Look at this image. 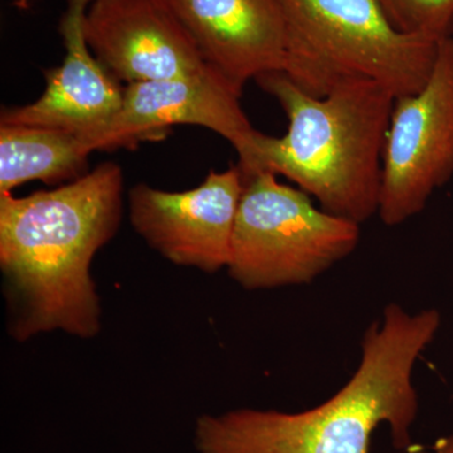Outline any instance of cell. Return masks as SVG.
Here are the masks:
<instances>
[{
  "label": "cell",
  "mask_w": 453,
  "mask_h": 453,
  "mask_svg": "<svg viewBox=\"0 0 453 453\" xmlns=\"http://www.w3.org/2000/svg\"><path fill=\"white\" fill-rule=\"evenodd\" d=\"M122 172L107 162L81 178L16 198L0 195V266L13 308L12 334L98 332L92 258L118 231Z\"/></svg>",
  "instance_id": "6da1fadb"
},
{
  "label": "cell",
  "mask_w": 453,
  "mask_h": 453,
  "mask_svg": "<svg viewBox=\"0 0 453 453\" xmlns=\"http://www.w3.org/2000/svg\"><path fill=\"white\" fill-rule=\"evenodd\" d=\"M83 32L97 61L127 85L192 76L208 67L160 0H94Z\"/></svg>",
  "instance_id": "9c48e42d"
},
{
  "label": "cell",
  "mask_w": 453,
  "mask_h": 453,
  "mask_svg": "<svg viewBox=\"0 0 453 453\" xmlns=\"http://www.w3.org/2000/svg\"><path fill=\"white\" fill-rule=\"evenodd\" d=\"M441 325L437 310L410 314L389 303L362 344L351 380L325 403L300 413L240 410L203 416L196 423L201 453H371L372 432L390 427L393 446H412L418 412L412 383L417 359Z\"/></svg>",
  "instance_id": "7a4b0ae2"
},
{
  "label": "cell",
  "mask_w": 453,
  "mask_h": 453,
  "mask_svg": "<svg viewBox=\"0 0 453 453\" xmlns=\"http://www.w3.org/2000/svg\"><path fill=\"white\" fill-rule=\"evenodd\" d=\"M89 154L85 140L76 134L0 124V195L29 181L76 180L88 173Z\"/></svg>",
  "instance_id": "7c38bea8"
},
{
  "label": "cell",
  "mask_w": 453,
  "mask_h": 453,
  "mask_svg": "<svg viewBox=\"0 0 453 453\" xmlns=\"http://www.w3.org/2000/svg\"><path fill=\"white\" fill-rule=\"evenodd\" d=\"M359 241L360 225L318 210L308 193L261 172L244 178L226 268L249 290L310 283Z\"/></svg>",
  "instance_id": "5b68a950"
},
{
  "label": "cell",
  "mask_w": 453,
  "mask_h": 453,
  "mask_svg": "<svg viewBox=\"0 0 453 453\" xmlns=\"http://www.w3.org/2000/svg\"><path fill=\"white\" fill-rule=\"evenodd\" d=\"M392 25L434 41L453 37V0H377Z\"/></svg>",
  "instance_id": "4fadbf2b"
},
{
  "label": "cell",
  "mask_w": 453,
  "mask_h": 453,
  "mask_svg": "<svg viewBox=\"0 0 453 453\" xmlns=\"http://www.w3.org/2000/svg\"><path fill=\"white\" fill-rule=\"evenodd\" d=\"M281 73L301 91L325 97L342 83L371 80L395 98L421 91L438 42L396 29L377 0H282Z\"/></svg>",
  "instance_id": "277c9868"
},
{
  "label": "cell",
  "mask_w": 453,
  "mask_h": 453,
  "mask_svg": "<svg viewBox=\"0 0 453 453\" xmlns=\"http://www.w3.org/2000/svg\"><path fill=\"white\" fill-rule=\"evenodd\" d=\"M243 187L238 165L211 170L201 186L186 192L139 184L129 196L131 223L169 261L216 273L228 267L231 259Z\"/></svg>",
  "instance_id": "52a82bcc"
},
{
  "label": "cell",
  "mask_w": 453,
  "mask_h": 453,
  "mask_svg": "<svg viewBox=\"0 0 453 453\" xmlns=\"http://www.w3.org/2000/svg\"><path fill=\"white\" fill-rule=\"evenodd\" d=\"M186 29L203 62L237 94L262 74L283 70L282 0H160Z\"/></svg>",
  "instance_id": "30bf717a"
},
{
  "label": "cell",
  "mask_w": 453,
  "mask_h": 453,
  "mask_svg": "<svg viewBox=\"0 0 453 453\" xmlns=\"http://www.w3.org/2000/svg\"><path fill=\"white\" fill-rule=\"evenodd\" d=\"M453 175V37L438 42L421 91L395 98L381 164L378 216L402 225Z\"/></svg>",
  "instance_id": "8992f818"
},
{
  "label": "cell",
  "mask_w": 453,
  "mask_h": 453,
  "mask_svg": "<svg viewBox=\"0 0 453 453\" xmlns=\"http://www.w3.org/2000/svg\"><path fill=\"white\" fill-rule=\"evenodd\" d=\"M288 116V133H259L243 178L271 172L314 196L321 210L353 222L378 214L383 150L395 97L371 80L342 83L327 96H310L281 71L255 80Z\"/></svg>",
  "instance_id": "3957f363"
},
{
  "label": "cell",
  "mask_w": 453,
  "mask_h": 453,
  "mask_svg": "<svg viewBox=\"0 0 453 453\" xmlns=\"http://www.w3.org/2000/svg\"><path fill=\"white\" fill-rule=\"evenodd\" d=\"M417 453H453V434L452 436L443 437L438 440L431 451L417 452Z\"/></svg>",
  "instance_id": "5bb4252c"
},
{
  "label": "cell",
  "mask_w": 453,
  "mask_h": 453,
  "mask_svg": "<svg viewBox=\"0 0 453 453\" xmlns=\"http://www.w3.org/2000/svg\"><path fill=\"white\" fill-rule=\"evenodd\" d=\"M240 98L210 67L192 76L130 83L124 88L119 112L86 145L91 153L112 150L157 139L175 125H196L231 142L240 159L238 165H243L259 131L247 119Z\"/></svg>",
  "instance_id": "ba28073f"
},
{
  "label": "cell",
  "mask_w": 453,
  "mask_h": 453,
  "mask_svg": "<svg viewBox=\"0 0 453 453\" xmlns=\"http://www.w3.org/2000/svg\"><path fill=\"white\" fill-rule=\"evenodd\" d=\"M92 2L67 0L59 23L64 62L44 71L46 88L38 100L3 110L0 124L49 127L76 134L88 142L119 112L125 88L97 61L83 32V20Z\"/></svg>",
  "instance_id": "8fae6325"
}]
</instances>
